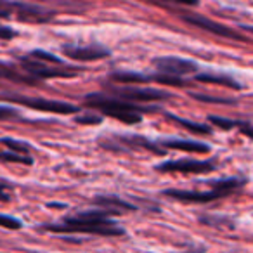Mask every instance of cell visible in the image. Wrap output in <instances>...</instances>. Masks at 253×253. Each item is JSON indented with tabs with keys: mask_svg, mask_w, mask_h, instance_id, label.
<instances>
[{
	"mask_svg": "<svg viewBox=\"0 0 253 253\" xmlns=\"http://www.w3.org/2000/svg\"><path fill=\"white\" fill-rule=\"evenodd\" d=\"M182 19L189 25L196 26L200 30H205L208 33H213L217 37L222 39H231V40H243V37L239 33H236L234 30L227 28V26L220 25V23H215L211 19L205 18V16H198V14H182Z\"/></svg>",
	"mask_w": 253,
	"mask_h": 253,
	"instance_id": "5",
	"label": "cell"
},
{
	"mask_svg": "<svg viewBox=\"0 0 253 253\" xmlns=\"http://www.w3.org/2000/svg\"><path fill=\"white\" fill-rule=\"evenodd\" d=\"M243 30H248V32L253 33V26H243Z\"/></svg>",
	"mask_w": 253,
	"mask_h": 253,
	"instance_id": "30",
	"label": "cell"
},
{
	"mask_svg": "<svg viewBox=\"0 0 253 253\" xmlns=\"http://www.w3.org/2000/svg\"><path fill=\"white\" fill-rule=\"evenodd\" d=\"M239 130H241L243 134L246 135V137L253 139V125H250V123L241 122V123H239Z\"/></svg>",
	"mask_w": 253,
	"mask_h": 253,
	"instance_id": "27",
	"label": "cell"
},
{
	"mask_svg": "<svg viewBox=\"0 0 253 253\" xmlns=\"http://www.w3.org/2000/svg\"><path fill=\"white\" fill-rule=\"evenodd\" d=\"M169 118L172 120V122L179 123V125H182L186 130L193 132V134H200V135H208L211 132L210 126L207 125H201V123H194V122H189V120H184V118H179V116H172L169 115Z\"/></svg>",
	"mask_w": 253,
	"mask_h": 253,
	"instance_id": "14",
	"label": "cell"
},
{
	"mask_svg": "<svg viewBox=\"0 0 253 253\" xmlns=\"http://www.w3.org/2000/svg\"><path fill=\"white\" fill-rule=\"evenodd\" d=\"M160 172H180V173H208L213 170V163L198 162V160H177L158 165Z\"/></svg>",
	"mask_w": 253,
	"mask_h": 253,
	"instance_id": "6",
	"label": "cell"
},
{
	"mask_svg": "<svg viewBox=\"0 0 253 253\" xmlns=\"http://www.w3.org/2000/svg\"><path fill=\"white\" fill-rule=\"evenodd\" d=\"M194 99L203 102H213V104H234V101L231 99H222V97H210V95H203V94H193Z\"/></svg>",
	"mask_w": 253,
	"mask_h": 253,
	"instance_id": "23",
	"label": "cell"
},
{
	"mask_svg": "<svg viewBox=\"0 0 253 253\" xmlns=\"http://www.w3.org/2000/svg\"><path fill=\"white\" fill-rule=\"evenodd\" d=\"M21 66L26 73L33 75L37 78H71V77H77L80 75L84 70L80 68H75V66H45L42 61H37V59H23L21 61Z\"/></svg>",
	"mask_w": 253,
	"mask_h": 253,
	"instance_id": "4",
	"label": "cell"
},
{
	"mask_svg": "<svg viewBox=\"0 0 253 253\" xmlns=\"http://www.w3.org/2000/svg\"><path fill=\"white\" fill-rule=\"evenodd\" d=\"M4 184H0V200H2V201H7L9 200V198H7V194H5L4 193Z\"/></svg>",
	"mask_w": 253,
	"mask_h": 253,
	"instance_id": "29",
	"label": "cell"
},
{
	"mask_svg": "<svg viewBox=\"0 0 253 253\" xmlns=\"http://www.w3.org/2000/svg\"><path fill=\"white\" fill-rule=\"evenodd\" d=\"M155 66L162 73L175 75V77H182V75L196 71V64L193 61L180 59V57H158L155 59Z\"/></svg>",
	"mask_w": 253,
	"mask_h": 253,
	"instance_id": "8",
	"label": "cell"
},
{
	"mask_svg": "<svg viewBox=\"0 0 253 253\" xmlns=\"http://www.w3.org/2000/svg\"><path fill=\"white\" fill-rule=\"evenodd\" d=\"M153 80H156L158 84H163V85H173V87H186V82H184L180 77H175V75L162 73V75H158V77H153Z\"/></svg>",
	"mask_w": 253,
	"mask_h": 253,
	"instance_id": "18",
	"label": "cell"
},
{
	"mask_svg": "<svg viewBox=\"0 0 253 253\" xmlns=\"http://www.w3.org/2000/svg\"><path fill=\"white\" fill-rule=\"evenodd\" d=\"M94 203L97 207H102L106 210H116V211H122V210H135L134 205L126 203V201L120 200L116 196H97L94 198Z\"/></svg>",
	"mask_w": 253,
	"mask_h": 253,
	"instance_id": "13",
	"label": "cell"
},
{
	"mask_svg": "<svg viewBox=\"0 0 253 253\" xmlns=\"http://www.w3.org/2000/svg\"><path fill=\"white\" fill-rule=\"evenodd\" d=\"M77 123H82V125H97V123L102 122V116L95 115V113H85V115H80L75 118Z\"/></svg>",
	"mask_w": 253,
	"mask_h": 253,
	"instance_id": "20",
	"label": "cell"
},
{
	"mask_svg": "<svg viewBox=\"0 0 253 253\" xmlns=\"http://www.w3.org/2000/svg\"><path fill=\"white\" fill-rule=\"evenodd\" d=\"M63 54L70 59L77 61H95L104 59L109 56L108 49H102L99 45H88V47H75V45H64Z\"/></svg>",
	"mask_w": 253,
	"mask_h": 253,
	"instance_id": "10",
	"label": "cell"
},
{
	"mask_svg": "<svg viewBox=\"0 0 253 253\" xmlns=\"http://www.w3.org/2000/svg\"><path fill=\"white\" fill-rule=\"evenodd\" d=\"M21 222L18 218H12L9 215H2L0 213V227H5V229H21Z\"/></svg>",
	"mask_w": 253,
	"mask_h": 253,
	"instance_id": "22",
	"label": "cell"
},
{
	"mask_svg": "<svg viewBox=\"0 0 253 253\" xmlns=\"http://www.w3.org/2000/svg\"><path fill=\"white\" fill-rule=\"evenodd\" d=\"M9 101L23 104L26 108L39 109V111L54 113V115H70V113H78V108L73 104L61 101H52V99L45 97H23V95H9Z\"/></svg>",
	"mask_w": 253,
	"mask_h": 253,
	"instance_id": "3",
	"label": "cell"
},
{
	"mask_svg": "<svg viewBox=\"0 0 253 253\" xmlns=\"http://www.w3.org/2000/svg\"><path fill=\"white\" fill-rule=\"evenodd\" d=\"M163 2H175V4H184V5H196L198 0H163Z\"/></svg>",
	"mask_w": 253,
	"mask_h": 253,
	"instance_id": "28",
	"label": "cell"
},
{
	"mask_svg": "<svg viewBox=\"0 0 253 253\" xmlns=\"http://www.w3.org/2000/svg\"><path fill=\"white\" fill-rule=\"evenodd\" d=\"M198 82H203V84H213V85H222V87H229V88H234V90H239L241 85L234 80V78L227 77V75H215V73H201L196 75Z\"/></svg>",
	"mask_w": 253,
	"mask_h": 253,
	"instance_id": "12",
	"label": "cell"
},
{
	"mask_svg": "<svg viewBox=\"0 0 253 253\" xmlns=\"http://www.w3.org/2000/svg\"><path fill=\"white\" fill-rule=\"evenodd\" d=\"M210 123H213L215 126L222 128V130H231L234 126H239L241 122H236V120H229V118H222V116H210Z\"/></svg>",
	"mask_w": 253,
	"mask_h": 253,
	"instance_id": "19",
	"label": "cell"
},
{
	"mask_svg": "<svg viewBox=\"0 0 253 253\" xmlns=\"http://www.w3.org/2000/svg\"><path fill=\"white\" fill-rule=\"evenodd\" d=\"M111 78L115 82H120V84H142V82H148V77H142L139 73H134V71H116V73L111 75Z\"/></svg>",
	"mask_w": 253,
	"mask_h": 253,
	"instance_id": "15",
	"label": "cell"
},
{
	"mask_svg": "<svg viewBox=\"0 0 253 253\" xmlns=\"http://www.w3.org/2000/svg\"><path fill=\"white\" fill-rule=\"evenodd\" d=\"M19 4H9L5 0H0V18H11L12 11L18 9Z\"/></svg>",
	"mask_w": 253,
	"mask_h": 253,
	"instance_id": "24",
	"label": "cell"
},
{
	"mask_svg": "<svg viewBox=\"0 0 253 253\" xmlns=\"http://www.w3.org/2000/svg\"><path fill=\"white\" fill-rule=\"evenodd\" d=\"M18 113L11 108H4V106H0V120H7V118H16Z\"/></svg>",
	"mask_w": 253,
	"mask_h": 253,
	"instance_id": "25",
	"label": "cell"
},
{
	"mask_svg": "<svg viewBox=\"0 0 253 253\" xmlns=\"http://www.w3.org/2000/svg\"><path fill=\"white\" fill-rule=\"evenodd\" d=\"M14 37H16V33L12 32L11 28L0 25V40H11V39H14Z\"/></svg>",
	"mask_w": 253,
	"mask_h": 253,
	"instance_id": "26",
	"label": "cell"
},
{
	"mask_svg": "<svg viewBox=\"0 0 253 253\" xmlns=\"http://www.w3.org/2000/svg\"><path fill=\"white\" fill-rule=\"evenodd\" d=\"M0 160L5 163H21V165H32L33 163L30 155H21V153H14V151L0 153Z\"/></svg>",
	"mask_w": 253,
	"mask_h": 253,
	"instance_id": "16",
	"label": "cell"
},
{
	"mask_svg": "<svg viewBox=\"0 0 253 253\" xmlns=\"http://www.w3.org/2000/svg\"><path fill=\"white\" fill-rule=\"evenodd\" d=\"M87 104L101 109L106 116L116 118L123 123H139L141 122L142 109L134 106L132 102L123 101V99L106 97V95H87Z\"/></svg>",
	"mask_w": 253,
	"mask_h": 253,
	"instance_id": "2",
	"label": "cell"
},
{
	"mask_svg": "<svg viewBox=\"0 0 253 253\" xmlns=\"http://www.w3.org/2000/svg\"><path fill=\"white\" fill-rule=\"evenodd\" d=\"M116 95L123 101H137V102H149V101H163L170 95L167 92L156 90V88H137V87H123L116 88Z\"/></svg>",
	"mask_w": 253,
	"mask_h": 253,
	"instance_id": "7",
	"label": "cell"
},
{
	"mask_svg": "<svg viewBox=\"0 0 253 253\" xmlns=\"http://www.w3.org/2000/svg\"><path fill=\"white\" fill-rule=\"evenodd\" d=\"M32 57H33V59H37V61H47V63H52V64H61L59 57H56L54 54L43 52V50H35V52L32 54Z\"/></svg>",
	"mask_w": 253,
	"mask_h": 253,
	"instance_id": "21",
	"label": "cell"
},
{
	"mask_svg": "<svg viewBox=\"0 0 253 253\" xmlns=\"http://www.w3.org/2000/svg\"><path fill=\"white\" fill-rule=\"evenodd\" d=\"M163 148L177 149V151H186V153H208L210 148L203 142L198 141H179V139H169V141H162Z\"/></svg>",
	"mask_w": 253,
	"mask_h": 253,
	"instance_id": "11",
	"label": "cell"
},
{
	"mask_svg": "<svg viewBox=\"0 0 253 253\" xmlns=\"http://www.w3.org/2000/svg\"><path fill=\"white\" fill-rule=\"evenodd\" d=\"M0 142L5 146V148H9L11 151L14 153H21V155H28L30 151H32V148H30L26 142H21V141H16V139H0Z\"/></svg>",
	"mask_w": 253,
	"mask_h": 253,
	"instance_id": "17",
	"label": "cell"
},
{
	"mask_svg": "<svg viewBox=\"0 0 253 253\" xmlns=\"http://www.w3.org/2000/svg\"><path fill=\"white\" fill-rule=\"evenodd\" d=\"M165 196H170V198H173V200H179V201H186V203H208V201L218 200V198H224V196H227V194H224L222 191L211 187V189L207 191V193L169 189V191H165Z\"/></svg>",
	"mask_w": 253,
	"mask_h": 253,
	"instance_id": "9",
	"label": "cell"
},
{
	"mask_svg": "<svg viewBox=\"0 0 253 253\" xmlns=\"http://www.w3.org/2000/svg\"><path fill=\"white\" fill-rule=\"evenodd\" d=\"M111 213H120L116 210H95L77 217L66 218L63 224H49L43 229L52 232H82V234H97V236H122L123 229L116 227L115 222L108 218Z\"/></svg>",
	"mask_w": 253,
	"mask_h": 253,
	"instance_id": "1",
	"label": "cell"
}]
</instances>
